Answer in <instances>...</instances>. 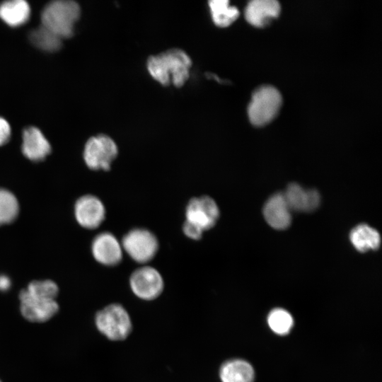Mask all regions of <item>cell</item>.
Segmentation results:
<instances>
[{"label":"cell","instance_id":"obj_23","mask_svg":"<svg viewBox=\"0 0 382 382\" xmlns=\"http://www.w3.org/2000/svg\"><path fill=\"white\" fill-rule=\"evenodd\" d=\"M25 289L33 296L52 300H55L59 292L56 283L49 279L33 281Z\"/></svg>","mask_w":382,"mask_h":382},{"label":"cell","instance_id":"obj_10","mask_svg":"<svg viewBox=\"0 0 382 382\" xmlns=\"http://www.w3.org/2000/svg\"><path fill=\"white\" fill-rule=\"evenodd\" d=\"M91 251L93 257L105 266H115L122 260L121 243L110 232H102L93 240Z\"/></svg>","mask_w":382,"mask_h":382},{"label":"cell","instance_id":"obj_22","mask_svg":"<svg viewBox=\"0 0 382 382\" xmlns=\"http://www.w3.org/2000/svg\"><path fill=\"white\" fill-rule=\"evenodd\" d=\"M19 211L16 197L7 190L0 188V225L12 222Z\"/></svg>","mask_w":382,"mask_h":382},{"label":"cell","instance_id":"obj_21","mask_svg":"<svg viewBox=\"0 0 382 382\" xmlns=\"http://www.w3.org/2000/svg\"><path fill=\"white\" fill-rule=\"evenodd\" d=\"M267 323L270 329L277 335H287L294 325L292 316L281 308L272 309L267 316Z\"/></svg>","mask_w":382,"mask_h":382},{"label":"cell","instance_id":"obj_13","mask_svg":"<svg viewBox=\"0 0 382 382\" xmlns=\"http://www.w3.org/2000/svg\"><path fill=\"white\" fill-rule=\"evenodd\" d=\"M283 194L291 211L312 212L318 207L320 202L318 191L304 189L296 183L289 184Z\"/></svg>","mask_w":382,"mask_h":382},{"label":"cell","instance_id":"obj_3","mask_svg":"<svg viewBox=\"0 0 382 382\" xmlns=\"http://www.w3.org/2000/svg\"><path fill=\"white\" fill-rule=\"evenodd\" d=\"M282 102L281 94L277 88L270 86L259 88L253 93L248 108L250 121L255 126L267 125L277 115Z\"/></svg>","mask_w":382,"mask_h":382},{"label":"cell","instance_id":"obj_1","mask_svg":"<svg viewBox=\"0 0 382 382\" xmlns=\"http://www.w3.org/2000/svg\"><path fill=\"white\" fill-rule=\"evenodd\" d=\"M191 65L190 57L178 48L151 56L147 61V69L156 81L163 86L173 83L176 87L183 86L187 81Z\"/></svg>","mask_w":382,"mask_h":382},{"label":"cell","instance_id":"obj_20","mask_svg":"<svg viewBox=\"0 0 382 382\" xmlns=\"http://www.w3.org/2000/svg\"><path fill=\"white\" fill-rule=\"evenodd\" d=\"M29 39L33 45L46 52H56L62 47V38L43 25L32 30Z\"/></svg>","mask_w":382,"mask_h":382},{"label":"cell","instance_id":"obj_8","mask_svg":"<svg viewBox=\"0 0 382 382\" xmlns=\"http://www.w3.org/2000/svg\"><path fill=\"white\" fill-rule=\"evenodd\" d=\"M220 215L216 202L207 195L190 199L185 207V221L203 231L214 227Z\"/></svg>","mask_w":382,"mask_h":382},{"label":"cell","instance_id":"obj_18","mask_svg":"<svg viewBox=\"0 0 382 382\" xmlns=\"http://www.w3.org/2000/svg\"><path fill=\"white\" fill-rule=\"evenodd\" d=\"M349 240L355 249L361 253L376 250L381 243L378 232L365 224H359L352 228L349 233Z\"/></svg>","mask_w":382,"mask_h":382},{"label":"cell","instance_id":"obj_11","mask_svg":"<svg viewBox=\"0 0 382 382\" xmlns=\"http://www.w3.org/2000/svg\"><path fill=\"white\" fill-rule=\"evenodd\" d=\"M74 214L78 223L86 228L98 227L105 218V208L99 198L86 195L80 197L74 207Z\"/></svg>","mask_w":382,"mask_h":382},{"label":"cell","instance_id":"obj_6","mask_svg":"<svg viewBox=\"0 0 382 382\" xmlns=\"http://www.w3.org/2000/svg\"><path fill=\"white\" fill-rule=\"evenodd\" d=\"M118 154L114 140L105 134L91 137L86 143L83 159L86 166L94 170H109Z\"/></svg>","mask_w":382,"mask_h":382},{"label":"cell","instance_id":"obj_4","mask_svg":"<svg viewBox=\"0 0 382 382\" xmlns=\"http://www.w3.org/2000/svg\"><path fill=\"white\" fill-rule=\"evenodd\" d=\"M98 330L110 340H123L131 332L129 316L122 306L110 304L99 311L95 318Z\"/></svg>","mask_w":382,"mask_h":382},{"label":"cell","instance_id":"obj_9","mask_svg":"<svg viewBox=\"0 0 382 382\" xmlns=\"http://www.w3.org/2000/svg\"><path fill=\"white\" fill-rule=\"evenodd\" d=\"M21 312L29 321L42 323L50 320L59 310L55 300L47 299L29 294L25 289L19 294Z\"/></svg>","mask_w":382,"mask_h":382},{"label":"cell","instance_id":"obj_15","mask_svg":"<svg viewBox=\"0 0 382 382\" xmlns=\"http://www.w3.org/2000/svg\"><path fill=\"white\" fill-rule=\"evenodd\" d=\"M279 11V4L275 0H253L247 5L245 17L251 25L262 27L276 18Z\"/></svg>","mask_w":382,"mask_h":382},{"label":"cell","instance_id":"obj_12","mask_svg":"<svg viewBox=\"0 0 382 382\" xmlns=\"http://www.w3.org/2000/svg\"><path fill=\"white\" fill-rule=\"evenodd\" d=\"M291 209L282 192L272 195L263 207V215L267 224L277 230L288 228L291 222Z\"/></svg>","mask_w":382,"mask_h":382},{"label":"cell","instance_id":"obj_26","mask_svg":"<svg viewBox=\"0 0 382 382\" xmlns=\"http://www.w3.org/2000/svg\"><path fill=\"white\" fill-rule=\"evenodd\" d=\"M11 283L8 277L4 274L0 275V291H5L8 290L11 286Z\"/></svg>","mask_w":382,"mask_h":382},{"label":"cell","instance_id":"obj_2","mask_svg":"<svg viewBox=\"0 0 382 382\" xmlns=\"http://www.w3.org/2000/svg\"><path fill=\"white\" fill-rule=\"evenodd\" d=\"M79 4L71 0H57L48 4L41 15L42 25L59 37L73 35L74 25L80 16Z\"/></svg>","mask_w":382,"mask_h":382},{"label":"cell","instance_id":"obj_14","mask_svg":"<svg viewBox=\"0 0 382 382\" xmlns=\"http://www.w3.org/2000/svg\"><path fill=\"white\" fill-rule=\"evenodd\" d=\"M22 152L33 161L44 160L51 152V146L42 132L35 127L23 130Z\"/></svg>","mask_w":382,"mask_h":382},{"label":"cell","instance_id":"obj_27","mask_svg":"<svg viewBox=\"0 0 382 382\" xmlns=\"http://www.w3.org/2000/svg\"><path fill=\"white\" fill-rule=\"evenodd\" d=\"M0 382H1V381H0Z\"/></svg>","mask_w":382,"mask_h":382},{"label":"cell","instance_id":"obj_19","mask_svg":"<svg viewBox=\"0 0 382 382\" xmlns=\"http://www.w3.org/2000/svg\"><path fill=\"white\" fill-rule=\"evenodd\" d=\"M209 7L214 24L221 28L230 25L239 16L238 8L228 0H211Z\"/></svg>","mask_w":382,"mask_h":382},{"label":"cell","instance_id":"obj_16","mask_svg":"<svg viewBox=\"0 0 382 382\" xmlns=\"http://www.w3.org/2000/svg\"><path fill=\"white\" fill-rule=\"evenodd\" d=\"M219 376L222 382H253L255 371L248 361L233 359L221 365Z\"/></svg>","mask_w":382,"mask_h":382},{"label":"cell","instance_id":"obj_17","mask_svg":"<svg viewBox=\"0 0 382 382\" xmlns=\"http://www.w3.org/2000/svg\"><path fill=\"white\" fill-rule=\"evenodd\" d=\"M30 16V6L24 0L6 1L0 4V18L10 26L24 24Z\"/></svg>","mask_w":382,"mask_h":382},{"label":"cell","instance_id":"obj_7","mask_svg":"<svg viewBox=\"0 0 382 382\" xmlns=\"http://www.w3.org/2000/svg\"><path fill=\"white\" fill-rule=\"evenodd\" d=\"M133 293L144 300H153L163 291L164 282L160 272L154 267L144 265L135 270L129 278Z\"/></svg>","mask_w":382,"mask_h":382},{"label":"cell","instance_id":"obj_24","mask_svg":"<svg viewBox=\"0 0 382 382\" xmlns=\"http://www.w3.org/2000/svg\"><path fill=\"white\" fill-rule=\"evenodd\" d=\"M183 231L187 238L195 241L201 239L204 233L201 228L187 221L183 224Z\"/></svg>","mask_w":382,"mask_h":382},{"label":"cell","instance_id":"obj_25","mask_svg":"<svg viewBox=\"0 0 382 382\" xmlns=\"http://www.w3.org/2000/svg\"><path fill=\"white\" fill-rule=\"evenodd\" d=\"M11 137V127L8 122L0 117V146L6 144Z\"/></svg>","mask_w":382,"mask_h":382},{"label":"cell","instance_id":"obj_5","mask_svg":"<svg viewBox=\"0 0 382 382\" xmlns=\"http://www.w3.org/2000/svg\"><path fill=\"white\" fill-rule=\"evenodd\" d=\"M122 250L135 262L146 264L156 256L158 241L149 230L135 228L129 231L121 241Z\"/></svg>","mask_w":382,"mask_h":382}]
</instances>
